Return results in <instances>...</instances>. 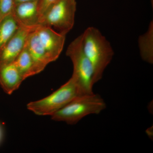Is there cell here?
I'll use <instances>...</instances> for the list:
<instances>
[{
	"label": "cell",
	"instance_id": "cell-1",
	"mask_svg": "<svg viewBox=\"0 0 153 153\" xmlns=\"http://www.w3.org/2000/svg\"><path fill=\"white\" fill-rule=\"evenodd\" d=\"M82 35L83 51L92 64L95 84L101 80L114 52L109 41L97 28L89 27Z\"/></svg>",
	"mask_w": 153,
	"mask_h": 153
},
{
	"label": "cell",
	"instance_id": "cell-2",
	"mask_svg": "<svg viewBox=\"0 0 153 153\" xmlns=\"http://www.w3.org/2000/svg\"><path fill=\"white\" fill-rule=\"evenodd\" d=\"M106 107V103L99 94L93 93L79 96L51 116V118L55 121L74 125L88 115L99 114Z\"/></svg>",
	"mask_w": 153,
	"mask_h": 153
},
{
	"label": "cell",
	"instance_id": "cell-3",
	"mask_svg": "<svg viewBox=\"0 0 153 153\" xmlns=\"http://www.w3.org/2000/svg\"><path fill=\"white\" fill-rule=\"evenodd\" d=\"M66 55L72 61L73 71L71 77L78 86L80 94L93 93L94 71L92 64L83 51L82 35L69 44Z\"/></svg>",
	"mask_w": 153,
	"mask_h": 153
},
{
	"label": "cell",
	"instance_id": "cell-4",
	"mask_svg": "<svg viewBox=\"0 0 153 153\" xmlns=\"http://www.w3.org/2000/svg\"><path fill=\"white\" fill-rule=\"evenodd\" d=\"M80 95L78 86L71 77L65 84L48 96L28 103L27 108L38 115L51 116L76 97Z\"/></svg>",
	"mask_w": 153,
	"mask_h": 153
},
{
	"label": "cell",
	"instance_id": "cell-5",
	"mask_svg": "<svg viewBox=\"0 0 153 153\" xmlns=\"http://www.w3.org/2000/svg\"><path fill=\"white\" fill-rule=\"evenodd\" d=\"M76 10V0H58L42 15L38 25L54 28L66 36L74 26Z\"/></svg>",
	"mask_w": 153,
	"mask_h": 153
},
{
	"label": "cell",
	"instance_id": "cell-6",
	"mask_svg": "<svg viewBox=\"0 0 153 153\" xmlns=\"http://www.w3.org/2000/svg\"><path fill=\"white\" fill-rule=\"evenodd\" d=\"M38 26L27 27L19 25L16 33L0 50V67L15 61L25 47L30 33Z\"/></svg>",
	"mask_w": 153,
	"mask_h": 153
},
{
	"label": "cell",
	"instance_id": "cell-7",
	"mask_svg": "<svg viewBox=\"0 0 153 153\" xmlns=\"http://www.w3.org/2000/svg\"><path fill=\"white\" fill-rule=\"evenodd\" d=\"M35 30L50 63L57 60L63 50L66 35L49 27L40 25Z\"/></svg>",
	"mask_w": 153,
	"mask_h": 153
},
{
	"label": "cell",
	"instance_id": "cell-8",
	"mask_svg": "<svg viewBox=\"0 0 153 153\" xmlns=\"http://www.w3.org/2000/svg\"><path fill=\"white\" fill-rule=\"evenodd\" d=\"M38 0L15 5L13 14L20 26L34 27L38 25Z\"/></svg>",
	"mask_w": 153,
	"mask_h": 153
},
{
	"label": "cell",
	"instance_id": "cell-9",
	"mask_svg": "<svg viewBox=\"0 0 153 153\" xmlns=\"http://www.w3.org/2000/svg\"><path fill=\"white\" fill-rule=\"evenodd\" d=\"M35 30L30 33L26 45L38 74L43 71L50 62Z\"/></svg>",
	"mask_w": 153,
	"mask_h": 153
},
{
	"label": "cell",
	"instance_id": "cell-10",
	"mask_svg": "<svg viewBox=\"0 0 153 153\" xmlns=\"http://www.w3.org/2000/svg\"><path fill=\"white\" fill-rule=\"evenodd\" d=\"M24 80L14 62L0 67V85L7 94L18 89Z\"/></svg>",
	"mask_w": 153,
	"mask_h": 153
},
{
	"label": "cell",
	"instance_id": "cell-11",
	"mask_svg": "<svg viewBox=\"0 0 153 153\" xmlns=\"http://www.w3.org/2000/svg\"><path fill=\"white\" fill-rule=\"evenodd\" d=\"M138 45L142 59L145 62L153 63V22L151 21L147 31L140 36Z\"/></svg>",
	"mask_w": 153,
	"mask_h": 153
},
{
	"label": "cell",
	"instance_id": "cell-12",
	"mask_svg": "<svg viewBox=\"0 0 153 153\" xmlns=\"http://www.w3.org/2000/svg\"><path fill=\"white\" fill-rule=\"evenodd\" d=\"M14 62L24 80L37 74L32 58L26 45Z\"/></svg>",
	"mask_w": 153,
	"mask_h": 153
},
{
	"label": "cell",
	"instance_id": "cell-13",
	"mask_svg": "<svg viewBox=\"0 0 153 153\" xmlns=\"http://www.w3.org/2000/svg\"><path fill=\"white\" fill-rule=\"evenodd\" d=\"M19 27L13 13L0 20V50Z\"/></svg>",
	"mask_w": 153,
	"mask_h": 153
},
{
	"label": "cell",
	"instance_id": "cell-14",
	"mask_svg": "<svg viewBox=\"0 0 153 153\" xmlns=\"http://www.w3.org/2000/svg\"><path fill=\"white\" fill-rule=\"evenodd\" d=\"M15 5V0H0V20L12 13Z\"/></svg>",
	"mask_w": 153,
	"mask_h": 153
},
{
	"label": "cell",
	"instance_id": "cell-15",
	"mask_svg": "<svg viewBox=\"0 0 153 153\" xmlns=\"http://www.w3.org/2000/svg\"><path fill=\"white\" fill-rule=\"evenodd\" d=\"M58 1V0H38V10L39 19L51 6Z\"/></svg>",
	"mask_w": 153,
	"mask_h": 153
},
{
	"label": "cell",
	"instance_id": "cell-16",
	"mask_svg": "<svg viewBox=\"0 0 153 153\" xmlns=\"http://www.w3.org/2000/svg\"><path fill=\"white\" fill-rule=\"evenodd\" d=\"M146 133L148 135V137L150 138L151 139L153 138V126L147 129L146 130Z\"/></svg>",
	"mask_w": 153,
	"mask_h": 153
},
{
	"label": "cell",
	"instance_id": "cell-17",
	"mask_svg": "<svg viewBox=\"0 0 153 153\" xmlns=\"http://www.w3.org/2000/svg\"><path fill=\"white\" fill-rule=\"evenodd\" d=\"M35 1V0H15V5H16L17 4H20V3L32 1Z\"/></svg>",
	"mask_w": 153,
	"mask_h": 153
},
{
	"label": "cell",
	"instance_id": "cell-18",
	"mask_svg": "<svg viewBox=\"0 0 153 153\" xmlns=\"http://www.w3.org/2000/svg\"><path fill=\"white\" fill-rule=\"evenodd\" d=\"M2 136V132L1 129L0 127V141H1V139Z\"/></svg>",
	"mask_w": 153,
	"mask_h": 153
}]
</instances>
